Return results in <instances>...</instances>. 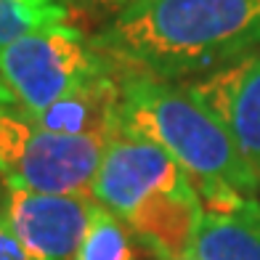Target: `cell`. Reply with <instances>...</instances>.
<instances>
[{
  "mask_svg": "<svg viewBox=\"0 0 260 260\" xmlns=\"http://www.w3.org/2000/svg\"><path fill=\"white\" fill-rule=\"evenodd\" d=\"M90 40L125 72L205 77L260 48V0H127Z\"/></svg>",
  "mask_w": 260,
  "mask_h": 260,
  "instance_id": "obj_1",
  "label": "cell"
},
{
  "mask_svg": "<svg viewBox=\"0 0 260 260\" xmlns=\"http://www.w3.org/2000/svg\"><path fill=\"white\" fill-rule=\"evenodd\" d=\"M120 72V127L157 144L188 173L205 207L255 199L260 181L231 133L186 82Z\"/></svg>",
  "mask_w": 260,
  "mask_h": 260,
  "instance_id": "obj_2",
  "label": "cell"
},
{
  "mask_svg": "<svg viewBox=\"0 0 260 260\" xmlns=\"http://www.w3.org/2000/svg\"><path fill=\"white\" fill-rule=\"evenodd\" d=\"M90 194L159 260L188 257L205 205L188 173L157 144L120 127L104 149Z\"/></svg>",
  "mask_w": 260,
  "mask_h": 260,
  "instance_id": "obj_3",
  "label": "cell"
},
{
  "mask_svg": "<svg viewBox=\"0 0 260 260\" xmlns=\"http://www.w3.org/2000/svg\"><path fill=\"white\" fill-rule=\"evenodd\" d=\"M106 69L112 61L77 27L35 29L0 48V104L40 114Z\"/></svg>",
  "mask_w": 260,
  "mask_h": 260,
  "instance_id": "obj_4",
  "label": "cell"
},
{
  "mask_svg": "<svg viewBox=\"0 0 260 260\" xmlns=\"http://www.w3.org/2000/svg\"><path fill=\"white\" fill-rule=\"evenodd\" d=\"M109 138L64 136L21 106H0V181L48 194L90 191Z\"/></svg>",
  "mask_w": 260,
  "mask_h": 260,
  "instance_id": "obj_5",
  "label": "cell"
},
{
  "mask_svg": "<svg viewBox=\"0 0 260 260\" xmlns=\"http://www.w3.org/2000/svg\"><path fill=\"white\" fill-rule=\"evenodd\" d=\"M96 207L90 191L48 194L6 186L0 194V218L35 260H75Z\"/></svg>",
  "mask_w": 260,
  "mask_h": 260,
  "instance_id": "obj_6",
  "label": "cell"
},
{
  "mask_svg": "<svg viewBox=\"0 0 260 260\" xmlns=\"http://www.w3.org/2000/svg\"><path fill=\"white\" fill-rule=\"evenodd\" d=\"M186 85L226 125L260 181V48Z\"/></svg>",
  "mask_w": 260,
  "mask_h": 260,
  "instance_id": "obj_7",
  "label": "cell"
},
{
  "mask_svg": "<svg viewBox=\"0 0 260 260\" xmlns=\"http://www.w3.org/2000/svg\"><path fill=\"white\" fill-rule=\"evenodd\" d=\"M188 255L197 260H260V202L239 199L226 207H205Z\"/></svg>",
  "mask_w": 260,
  "mask_h": 260,
  "instance_id": "obj_8",
  "label": "cell"
},
{
  "mask_svg": "<svg viewBox=\"0 0 260 260\" xmlns=\"http://www.w3.org/2000/svg\"><path fill=\"white\" fill-rule=\"evenodd\" d=\"M75 260H136V236L106 207H96Z\"/></svg>",
  "mask_w": 260,
  "mask_h": 260,
  "instance_id": "obj_9",
  "label": "cell"
},
{
  "mask_svg": "<svg viewBox=\"0 0 260 260\" xmlns=\"http://www.w3.org/2000/svg\"><path fill=\"white\" fill-rule=\"evenodd\" d=\"M67 21L61 0H0V48L21 35Z\"/></svg>",
  "mask_w": 260,
  "mask_h": 260,
  "instance_id": "obj_10",
  "label": "cell"
},
{
  "mask_svg": "<svg viewBox=\"0 0 260 260\" xmlns=\"http://www.w3.org/2000/svg\"><path fill=\"white\" fill-rule=\"evenodd\" d=\"M0 260H35L24 250V244L14 236V231L6 226L3 218H0Z\"/></svg>",
  "mask_w": 260,
  "mask_h": 260,
  "instance_id": "obj_11",
  "label": "cell"
},
{
  "mask_svg": "<svg viewBox=\"0 0 260 260\" xmlns=\"http://www.w3.org/2000/svg\"><path fill=\"white\" fill-rule=\"evenodd\" d=\"M99 3H104V6H114L117 11H120V8L127 3V0H99Z\"/></svg>",
  "mask_w": 260,
  "mask_h": 260,
  "instance_id": "obj_12",
  "label": "cell"
},
{
  "mask_svg": "<svg viewBox=\"0 0 260 260\" xmlns=\"http://www.w3.org/2000/svg\"><path fill=\"white\" fill-rule=\"evenodd\" d=\"M181 260H197V257H191V255H188V257H181Z\"/></svg>",
  "mask_w": 260,
  "mask_h": 260,
  "instance_id": "obj_13",
  "label": "cell"
}]
</instances>
